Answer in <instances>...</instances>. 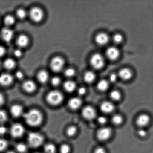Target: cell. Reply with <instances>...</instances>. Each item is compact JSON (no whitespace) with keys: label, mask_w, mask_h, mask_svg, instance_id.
Wrapping results in <instances>:
<instances>
[{"label":"cell","mask_w":153,"mask_h":153,"mask_svg":"<svg viewBox=\"0 0 153 153\" xmlns=\"http://www.w3.org/2000/svg\"><path fill=\"white\" fill-rule=\"evenodd\" d=\"M118 75L123 80H128L131 79L132 73L131 70L129 69L123 68L120 70Z\"/></svg>","instance_id":"9a60e30c"},{"label":"cell","mask_w":153,"mask_h":153,"mask_svg":"<svg viewBox=\"0 0 153 153\" xmlns=\"http://www.w3.org/2000/svg\"><path fill=\"white\" fill-rule=\"evenodd\" d=\"M23 117L27 123L32 126L39 125L42 120L41 112L37 109L28 111L24 114Z\"/></svg>","instance_id":"6da1fadb"},{"label":"cell","mask_w":153,"mask_h":153,"mask_svg":"<svg viewBox=\"0 0 153 153\" xmlns=\"http://www.w3.org/2000/svg\"><path fill=\"white\" fill-rule=\"evenodd\" d=\"M39 153V152H36V153Z\"/></svg>","instance_id":"f907efd6"},{"label":"cell","mask_w":153,"mask_h":153,"mask_svg":"<svg viewBox=\"0 0 153 153\" xmlns=\"http://www.w3.org/2000/svg\"><path fill=\"white\" fill-rule=\"evenodd\" d=\"M14 54L15 56L18 57H20L22 55V51L20 49H17L14 51Z\"/></svg>","instance_id":"b9f144b4"},{"label":"cell","mask_w":153,"mask_h":153,"mask_svg":"<svg viewBox=\"0 0 153 153\" xmlns=\"http://www.w3.org/2000/svg\"><path fill=\"white\" fill-rule=\"evenodd\" d=\"M16 64V62L14 60L11 58H8L6 59L4 63V67L8 70H11L14 68Z\"/></svg>","instance_id":"d4e9b609"},{"label":"cell","mask_w":153,"mask_h":153,"mask_svg":"<svg viewBox=\"0 0 153 153\" xmlns=\"http://www.w3.org/2000/svg\"><path fill=\"white\" fill-rule=\"evenodd\" d=\"M5 49L2 46H0V57L2 56L5 53Z\"/></svg>","instance_id":"7dc6e473"},{"label":"cell","mask_w":153,"mask_h":153,"mask_svg":"<svg viewBox=\"0 0 153 153\" xmlns=\"http://www.w3.org/2000/svg\"><path fill=\"white\" fill-rule=\"evenodd\" d=\"M95 40L97 44L101 46L104 45L108 42L109 36L105 33H100L96 36Z\"/></svg>","instance_id":"8fae6325"},{"label":"cell","mask_w":153,"mask_h":153,"mask_svg":"<svg viewBox=\"0 0 153 153\" xmlns=\"http://www.w3.org/2000/svg\"><path fill=\"white\" fill-rule=\"evenodd\" d=\"M15 22L14 18L11 16H7L4 19V22L6 25H13Z\"/></svg>","instance_id":"f1b7e54d"},{"label":"cell","mask_w":153,"mask_h":153,"mask_svg":"<svg viewBox=\"0 0 153 153\" xmlns=\"http://www.w3.org/2000/svg\"><path fill=\"white\" fill-rule=\"evenodd\" d=\"M117 79V76L116 74H112L109 76V79L111 82H116Z\"/></svg>","instance_id":"ab89813d"},{"label":"cell","mask_w":153,"mask_h":153,"mask_svg":"<svg viewBox=\"0 0 153 153\" xmlns=\"http://www.w3.org/2000/svg\"><path fill=\"white\" fill-rule=\"evenodd\" d=\"M113 41L115 43L118 44L121 42L123 41V37L120 34H117L113 36L112 38Z\"/></svg>","instance_id":"f546056e"},{"label":"cell","mask_w":153,"mask_h":153,"mask_svg":"<svg viewBox=\"0 0 153 153\" xmlns=\"http://www.w3.org/2000/svg\"><path fill=\"white\" fill-rule=\"evenodd\" d=\"M7 132V128L4 126H0V134H4Z\"/></svg>","instance_id":"f6af8a7d"},{"label":"cell","mask_w":153,"mask_h":153,"mask_svg":"<svg viewBox=\"0 0 153 153\" xmlns=\"http://www.w3.org/2000/svg\"><path fill=\"white\" fill-rule=\"evenodd\" d=\"M110 96L112 100H118L120 98L121 94L119 91L115 90V91H112L110 93Z\"/></svg>","instance_id":"83f0119b"},{"label":"cell","mask_w":153,"mask_h":153,"mask_svg":"<svg viewBox=\"0 0 153 153\" xmlns=\"http://www.w3.org/2000/svg\"><path fill=\"white\" fill-rule=\"evenodd\" d=\"M75 74V71L72 68L67 69L65 71V75L68 77H71Z\"/></svg>","instance_id":"836d02e7"},{"label":"cell","mask_w":153,"mask_h":153,"mask_svg":"<svg viewBox=\"0 0 153 153\" xmlns=\"http://www.w3.org/2000/svg\"><path fill=\"white\" fill-rule=\"evenodd\" d=\"M23 88L27 92H32L36 89V84L32 81L27 80L24 82Z\"/></svg>","instance_id":"ac0fdd59"},{"label":"cell","mask_w":153,"mask_h":153,"mask_svg":"<svg viewBox=\"0 0 153 153\" xmlns=\"http://www.w3.org/2000/svg\"><path fill=\"white\" fill-rule=\"evenodd\" d=\"M138 134L139 136L141 137H145L146 136V132L145 130L140 129L138 131Z\"/></svg>","instance_id":"ee69618b"},{"label":"cell","mask_w":153,"mask_h":153,"mask_svg":"<svg viewBox=\"0 0 153 153\" xmlns=\"http://www.w3.org/2000/svg\"><path fill=\"white\" fill-rule=\"evenodd\" d=\"M76 132V128L74 126H71L69 127L67 130V134L70 136H74Z\"/></svg>","instance_id":"4dcf8cb0"},{"label":"cell","mask_w":153,"mask_h":153,"mask_svg":"<svg viewBox=\"0 0 153 153\" xmlns=\"http://www.w3.org/2000/svg\"><path fill=\"white\" fill-rule=\"evenodd\" d=\"M7 143L4 139H0V151L4 150L7 147Z\"/></svg>","instance_id":"8d00e7d4"},{"label":"cell","mask_w":153,"mask_h":153,"mask_svg":"<svg viewBox=\"0 0 153 153\" xmlns=\"http://www.w3.org/2000/svg\"><path fill=\"white\" fill-rule=\"evenodd\" d=\"M91 64L93 68L95 69H100L105 65L104 58L100 53H95L91 57Z\"/></svg>","instance_id":"277c9868"},{"label":"cell","mask_w":153,"mask_h":153,"mask_svg":"<svg viewBox=\"0 0 153 153\" xmlns=\"http://www.w3.org/2000/svg\"><path fill=\"white\" fill-rule=\"evenodd\" d=\"M94 153H106V152L103 148L100 147L97 148L94 151Z\"/></svg>","instance_id":"7bdbcfd3"},{"label":"cell","mask_w":153,"mask_h":153,"mask_svg":"<svg viewBox=\"0 0 153 153\" xmlns=\"http://www.w3.org/2000/svg\"><path fill=\"white\" fill-rule=\"evenodd\" d=\"M16 15L20 19H23L26 16V13L23 9H19L16 12Z\"/></svg>","instance_id":"d6a6232c"},{"label":"cell","mask_w":153,"mask_h":153,"mask_svg":"<svg viewBox=\"0 0 153 153\" xmlns=\"http://www.w3.org/2000/svg\"><path fill=\"white\" fill-rule=\"evenodd\" d=\"M111 133V130L108 127H104V128H100L97 132V138L100 141H105L107 140L110 137Z\"/></svg>","instance_id":"ba28073f"},{"label":"cell","mask_w":153,"mask_h":153,"mask_svg":"<svg viewBox=\"0 0 153 153\" xmlns=\"http://www.w3.org/2000/svg\"><path fill=\"white\" fill-rule=\"evenodd\" d=\"M64 88L69 92H72L76 88L75 82L72 81H68L64 84Z\"/></svg>","instance_id":"603a6c76"},{"label":"cell","mask_w":153,"mask_h":153,"mask_svg":"<svg viewBox=\"0 0 153 153\" xmlns=\"http://www.w3.org/2000/svg\"><path fill=\"white\" fill-rule=\"evenodd\" d=\"M51 82L52 85L54 86H57L59 85L61 82V79L60 78L58 77H54L52 78L51 81Z\"/></svg>","instance_id":"74e56055"},{"label":"cell","mask_w":153,"mask_h":153,"mask_svg":"<svg viewBox=\"0 0 153 153\" xmlns=\"http://www.w3.org/2000/svg\"><path fill=\"white\" fill-rule=\"evenodd\" d=\"M10 111L13 116L18 117L22 114L23 109L22 106L20 105H15L12 106Z\"/></svg>","instance_id":"d6986e66"},{"label":"cell","mask_w":153,"mask_h":153,"mask_svg":"<svg viewBox=\"0 0 153 153\" xmlns=\"http://www.w3.org/2000/svg\"><path fill=\"white\" fill-rule=\"evenodd\" d=\"M16 149L18 152L20 153L25 152L27 149L26 146L23 143H19L16 145Z\"/></svg>","instance_id":"1f68e13d"},{"label":"cell","mask_w":153,"mask_h":153,"mask_svg":"<svg viewBox=\"0 0 153 153\" xmlns=\"http://www.w3.org/2000/svg\"><path fill=\"white\" fill-rule=\"evenodd\" d=\"M27 139L30 146L33 148L40 146L43 143V140L42 136L39 133L36 132L29 133Z\"/></svg>","instance_id":"7a4b0ae2"},{"label":"cell","mask_w":153,"mask_h":153,"mask_svg":"<svg viewBox=\"0 0 153 153\" xmlns=\"http://www.w3.org/2000/svg\"><path fill=\"white\" fill-rule=\"evenodd\" d=\"M30 16L31 19L34 22H40L43 19V12L39 7H34L30 11Z\"/></svg>","instance_id":"8992f818"},{"label":"cell","mask_w":153,"mask_h":153,"mask_svg":"<svg viewBox=\"0 0 153 153\" xmlns=\"http://www.w3.org/2000/svg\"><path fill=\"white\" fill-rule=\"evenodd\" d=\"M106 53V56L111 61H114L119 57L120 52L117 48L112 46L108 48Z\"/></svg>","instance_id":"30bf717a"},{"label":"cell","mask_w":153,"mask_h":153,"mask_svg":"<svg viewBox=\"0 0 153 153\" xmlns=\"http://www.w3.org/2000/svg\"><path fill=\"white\" fill-rule=\"evenodd\" d=\"M97 121L100 124H103L106 123L107 121V119L104 116H100L98 118Z\"/></svg>","instance_id":"f35d334b"},{"label":"cell","mask_w":153,"mask_h":153,"mask_svg":"<svg viewBox=\"0 0 153 153\" xmlns=\"http://www.w3.org/2000/svg\"><path fill=\"white\" fill-rule=\"evenodd\" d=\"M29 42V39L26 36L22 35L19 37L16 41L18 45L21 47H25L27 46Z\"/></svg>","instance_id":"ffe728a7"},{"label":"cell","mask_w":153,"mask_h":153,"mask_svg":"<svg viewBox=\"0 0 153 153\" xmlns=\"http://www.w3.org/2000/svg\"><path fill=\"white\" fill-rule=\"evenodd\" d=\"M45 153H55L56 148L55 146L52 144H48L45 147Z\"/></svg>","instance_id":"484cf974"},{"label":"cell","mask_w":153,"mask_h":153,"mask_svg":"<svg viewBox=\"0 0 153 153\" xmlns=\"http://www.w3.org/2000/svg\"><path fill=\"white\" fill-rule=\"evenodd\" d=\"M70 150L69 146L67 145H63L60 148L61 153H69L70 152Z\"/></svg>","instance_id":"d590c367"},{"label":"cell","mask_w":153,"mask_h":153,"mask_svg":"<svg viewBox=\"0 0 153 153\" xmlns=\"http://www.w3.org/2000/svg\"><path fill=\"white\" fill-rule=\"evenodd\" d=\"M64 61L62 58L56 56L51 61L50 66L51 69L55 72H58L62 69L64 66Z\"/></svg>","instance_id":"5b68a950"},{"label":"cell","mask_w":153,"mask_h":153,"mask_svg":"<svg viewBox=\"0 0 153 153\" xmlns=\"http://www.w3.org/2000/svg\"><path fill=\"white\" fill-rule=\"evenodd\" d=\"M7 119V115L4 110H0V123L5 122Z\"/></svg>","instance_id":"e575fe53"},{"label":"cell","mask_w":153,"mask_h":153,"mask_svg":"<svg viewBox=\"0 0 153 153\" xmlns=\"http://www.w3.org/2000/svg\"><path fill=\"white\" fill-rule=\"evenodd\" d=\"M123 120L122 117L118 114L114 115L112 118V122L115 125H119L121 124Z\"/></svg>","instance_id":"4316f807"},{"label":"cell","mask_w":153,"mask_h":153,"mask_svg":"<svg viewBox=\"0 0 153 153\" xmlns=\"http://www.w3.org/2000/svg\"><path fill=\"white\" fill-rule=\"evenodd\" d=\"M37 78L39 81L42 83H45L47 82L49 78V74L47 71L42 70L37 75Z\"/></svg>","instance_id":"7402d4cb"},{"label":"cell","mask_w":153,"mask_h":153,"mask_svg":"<svg viewBox=\"0 0 153 153\" xmlns=\"http://www.w3.org/2000/svg\"><path fill=\"white\" fill-rule=\"evenodd\" d=\"M13 78L11 75L4 73L0 76V84L3 85H10L13 82Z\"/></svg>","instance_id":"5bb4252c"},{"label":"cell","mask_w":153,"mask_h":153,"mask_svg":"<svg viewBox=\"0 0 153 153\" xmlns=\"http://www.w3.org/2000/svg\"><path fill=\"white\" fill-rule=\"evenodd\" d=\"M47 100L51 104L57 105L60 103L63 100L62 93L58 91H50L47 96Z\"/></svg>","instance_id":"3957f363"},{"label":"cell","mask_w":153,"mask_h":153,"mask_svg":"<svg viewBox=\"0 0 153 153\" xmlns=\"http://www.w3.org/2000/svg\"><path fill=\"white\" fill-rule=\"evenodd\" d=\"M4 102V97L2 94H0V105L3 104Z\"/></svg>","instance_id":"c3c4849f"},{"label":"cell","mask_w":153,"mask_h":153,"mask_svg":"<svg viewBox=\"0 0 153 153\" xmlns=\"http://www.w3.org/2000/svg\"><path fill=\"white\" fill-rule=\"evenodd\" d=\"M7 153H15V152L13 151H9Z\"/></svg>","instance_id":"681fc988"},{"label":"cell","mask_w":153,"mask_h":153,"mask_svg":"<svg viewBox=\"0 0 153 153\" xmlns=\"http://www.w3.org/2000/svg\"><path fill=\"white\" fill-rule=\"evenodd\" d=\"M25 131V128L23 126L19 123L13 124L10 129L11 135L15 138L21 137L24 134Z\"/></svg>","instance_id":"52a82bcc"},{"label":"cell","mask_w":153,"mask_h":153,"mask_svg":"<svg viewBox=\"0 0 153 153\" xmlns=\"http://www.w3.org/2000/svg\"><path fill=\"white\" fill-rule=\"evenodd\" d=\"M1 35L4 41L8 42L11 41L13 38V32L10 28H5L1 30Z\"/></svg>","instance_id":"7c38bea8"},{"label":"cell","mask_w":153,"mask_h":153,"mask_svg":"<svg viewBox=\"0 0 153 153\" xmlns=\"http://www.w3.org/2000/svg\"><path fill=\"white\" fill-rule=\"evenodd\" d=\"M16 76L18 79H21L23 77V74L21 71H17L16 73Z\"/></svg>","instance_id":"bcb514c9"},{"label":"cell","mask_w":153,"mask_h":153,"mask_svg":"<svg viewBox=\"0 0 153 153\" xmlns=\"http://www.w3.org/2000/svg\"><path fill=\"white\" fill-rule=\"evenodd\" d=\"M82 114L85 119L91 120L95 117L96 112L95 109L91 106H87L82 109Z\"/></svg>","instance_id":"9c48e42d"},{"label":"cell","mask_w":153,"mask_h":153,"mask_svg":"<svg viewBox=\"0 0 153 153\" xmlns=\"http://www.w3.org/2000/svg\"><path fill=\"white\" fill-rule=\"evenodd\" d=\"M109 87V83L108 81L105 79H102L98 82L97 85V88L99 90L101 91H106Z\"/></svg>","instance_id":"cb8c5ba5"},{"label":"cell","mask_w":153,"mask_h":153,"mask_svg":"<svg viewBox=\"0 0 153 153\" xmlns=\"http://www.w3.org/2000/svg\"><path fill=\"white\" fill-rule=\"evenodd\" d=\"M95 77V74L93 72L88 71L84 75V80L87 83H90L94 82Z\"/></svg>","instance_id":"44dd1931"},{"label":"cell","mask_w":153,"mask_h":153,"mask_svg":"<svg viewBox=\"0 0 153 153\" xmlns=\"http://www.w3.org/2000/svg\"><path fill=\"white\" fill-rule=\"evenodd\" d=\"M149 117L146 114H142L137 118L136 123L139 126H144L149 123Z\"/></svg>","instance_id":"e0dca14e"},{"label":"cell","mask_w":153,"mask_h":153,"mask_svg":"<svg viewBox=\"0 0 153 153\" xmlns=\"http://www.w3.org/2000/svg\"><path fill=\"white\" fill-rule=\"evenodd\" d=\"M85 92H86V89L83 87H81V88H79L78 91V94L80 95H84L85 94Z\"/></svg>","instance_id":"60d3db41"},{"label":"cell","mask_w":153,"mask_h":153,"mask_svg":"<svg viewBox=\"0 0 153 153\" xmlns=\"http://www.w3.org/2000/svg\"><path fill=\"white\" fill-rule=\"evenodd\" d=\"M114 106L110 102H103L100 105V109L103 112L106 114L111 113L114 109Z\"/></svg>","instance_id":"4fadbf2b"},{"label":"cell","mask_w":153,"mask_h":153,"mask_svg":"<svg viewBox=\"0 0 153 153\" xmlns=\"http://www.w3.org/2000/svg\"><path fill=\"white\" fill-rule=\"evenodd\" d=\"M82 101L79 97L72 98L68 102V105L72 109H76L80 107L82 105Z\"/></svg>","instance_id":"2e32d148"}]
</instances>
